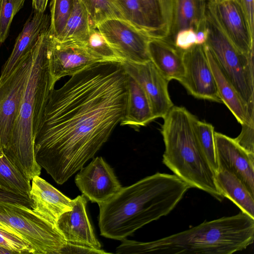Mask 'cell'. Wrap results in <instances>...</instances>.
<instances>
[{
	"instance_id": "34",
	"label": "cell",
	"mask_w": 254,
	"mask_h": 254,
	"mask_svg": "<svg viewBox=\"0 0 254 254\" xmlns=\"http://www.w3.org/2000/svg\"><path fill=\"white\" fill-rule=\"evenodd\" d=\"M254 119L242 125L239 135L234 138L236 142L248 153L254 154Z\"/></svg>"
},
{
	"instance_id": "22",
	"label": "cell",
	"mask_w": 254,
	"mask_h": 254,
	"mask_svg": "<svg viewBox=\"0 0 254 254\" xmlns=\"http://www.w3.org/2000/svg\"><path fill=\"white\" fill-rule=\"evenodd\" d=\"M154 120L144 90L135 79L127 74V103L121 125L137 128L146 126Z\"/></svg>"
},
{
	"instance_id": "37",
	"label": "cell",
	"mask_w": 254,
	"mask_h": 254,
	"mask_svg": "<svg viewBox=\"0 0 254 254\" xmlns=\"http://www.w3.org/2000/svg\"><path fill=\"white\" fill-rule=\"evenodd\" d=\"M252 34L254 36V0H240Z\"/></svg>"
},
{
	"instance_id": "3",
	"label": "cell",
	"mask_w": 254,
	"mask_h": 254,
	"mask_svg": "<svg viewBox=\"0 0 254 254\" xmlns=\"http://www.w3.org/2000/svg\"><path fill=\"white\" fill-rule=\"evenodd\" d=\"M254 239V219L243 212L205 221L188 230L155 241L125 239L117 254H232L246 249Z\"/></svg>"
},
{
	"instance_id": "21",
	"label": "cell",
	"mask_w": 254,
	"mask_h": 254,
	"mask_svg": "<svg viewBox=\"0 0 254 254\" xmlns=\"http://www.w3.org/2000/svg\"><path fill=\"white\" fill-rule=\"evenodd\" d=\"M206 53L214 77L222 102L227 107L241 125L254 118V107L248 108L239 94L223 74L208 48L204 44Z\"/></svg>"
},
{
	"instance_id": "6",
	"label": "cell",
	"mask_w": 254,
	"mask_h": 254,
	"mask_svg": "<svg viewBox=\"0 0 254 254\" xmlns=\"http://www.w3.org/2000/svg\"><path fill=\"white\" fill-rule=\"evenodd\" d=\"M205 45L223 74L235 88L248 108L254 105V55L239 51L206 7Z\"/></svg>"
},
{
	"instance_id": "20",
	"label": "cell",
	"mask_w": 254,
	"mask_h": 254,
	"mask_svg": "<svg viewBox=\"0 0 254 254\" xmlns=\"http://www.w3.org/2000/svg\"><path fill=\"white\" fill-rule=\"evenodd\" d=\"M208 0H173L172 21L164 39L174 44L181 30L192 28L196 32L205 27V14Z\"/></svg>"
},
{
	"instance_id": "29",
	"label": "cell",
	"mask_w": 254,
	"mask_h": 254,
	"mask_svg": "<svg viewBox=\"0 0 254 254\" xmlns=\"http://www.w3.org/2000/svg\"><path fill=\"white\" fill-rule=\"evenodd\" d=\"M124 19L137 28L148 33H152L146 16L139 0H115Z\"/></svg>"
},
{
	"instance_id": "24",
	"label": "cell",
	"mask_w": 254,
	"mask_h": 254,
	"mask_svg": "<svg viewBox=\"0 0 254 254\" xmlns=\"http://www.w3.org/2000/svg\"><path fill=\"white\" fill-rule=\"evenodd\" d=\"M92 27H96L83 5L74 0L72 8L61 33L56 38L60 42H84Z\"/></svg>"
},
{
	"instance_id": "14",
	"label": "cell",
	"mask_w": 254,
	"mask_h": 254,
	"mask_svg": "<svg viewBox=\"0 0 254 254\" xmlns=\"http://www.w3.org/2000/svg\"><path fill=\"white\" fill-rule=\"evenodd\" d=\"M128 74L135 79L146 93L155 119L163 118L174 106L168 92L167 80L151 61L123 63Z\"/></svg>"
},
{
	"instance_id": "8",
	"label": "cell",
	"mask_w": 254,
	"mask_h": 254,
	"mask_svg": "<svg viewBox=\"0 0 254 254\" xmlns=\"http://www.w3.org/2000/svg\"><path fill=\"white\" fill-rule=\"evenodd\" d=\"M32 51L8 77L0 81V147L3 152L10 144L32 65Z\"/></svg>"
},
{
	"instance_id": "12",
	"label": "cell",
	"mask_w": 254,
	"mask_h": 254,
	"mask_svg": "<svg viewBox=\"0 0 254 254\" xmlns=\"http://www.w3.org/2000/svg\"><path fill=\"white\" fill-rule=\"evenodd\" d=\"M48 55L50 73L55 84L64 76H72L103 62L90 53L82 42H60L51 35Z\"/></svg>"
},
{
	"instance_id": "33",
	"label": "cell",
	"mask_w": 254,
	"mask_h": 254,
	"mask_svg": "<svg viewBox=\"0 0 254 254\" xmlns=\"http://www.w3.org/2000/svg\"><path fill=\"white\" fill-rule=\"evenodd\" d=\"M0 246L17 254H35L34 249L18 235L0 228Z\"/></svg>"
},
{
	"instance_id": "19",
	"label": "cell",
	"mask_w": 254,
	"mask_h": 254,
	"mask_svg": "<svg viewBox=\"0 0 254 254\" xmlns=\"http://www.w3.org/2000/svg\"><path fill=\"white\" fill-rule=\"evenodd\" d=\"M151 61L169 81L184 75L183 52L164 39L151 38L148 44Z\"/></svg>"
},
{
	"instance_id": "13",
	"label": "cell",
	"mask_w": 254,
	"mask_h": 254,
	"mask_svg": "<svg viewBox=\"0 0 254 254\" xmlns=\"http://www.w3.org/2000/svg\"><path fill=\"white\" fill-rule=\"evenodd\" d=\"M75 183L88 200L103 203L116 194L122 186L113 169L102 157H96L76 174Z\"/></svg>"
},
{
	"instance_id": "25",
	"label": "cell",
	"mask_w": 254,
	"mask_h": 254,
	"mask_svg": "<svg viewBox=\"0 0 254 254\" xmlns=\"http://www.w3.org/2000/svg\"><path fill=\"white\" fill-rule=\"evenodd\" d=\"M31 186L30 181L11 163L0 147V187L7 191L29 197Z\"/></svg>"
},
{
	"instance_id": "28",
	"label": "cell",
	"mask_w": 254,
	"mask_h": 254,
	"mask_svg": "<svg viewBox=\"0 0 254 254\" xmlns=\"http://www.w3.org/2000/svg\"><path fill=\"white\" fill-rule=\"evenodd\" d=\"M93 55L102 61L123 63L96 27H92L86 41L82 42Z\"/></svg>"
},
{
	"instance_id": "2",
	"label": "cell",
	"mask_w": 254,
	"mask_h": 254,
	"mask_svg": "<svg viewBox=\"0 0 254 254\" xmlns=\"http://www.w3.org/2000/svg\"><path fill=\"white\" fill-rule=\"evenodd\" d=\"M190 187L175 175L157 172L121 189L99 204L100 235L122 241L167 215Z\"/></svg>"
},
{
	"instance_id": "11",
	"label": "cell",
	"mask_w": 254,
	"mask_h": 254,
	"mask_svg": "<svg viewBox=\"0 0 254 254\" xmlns=\"http://www.w3.org/2000/svg\"><path fill=\"white\" fill-rule=\"evenodd\" d=\"M207 8L236 48L244 54L254 55V36L240 0H208Z\"/></svg>"
},
{
	"instance_id": "30",
	"label": "cell",
	"mask_w": 254,
	"mask_h": 254,
	"mask_svg": "<svg viewBox=\"0 0 254 254\" xmlns=\"http://www.w3.org/2000/svg\"><path fill=\"white\" fill-rule=\"evenodd\" d=\"M152 33V38L165 39L168 31L159 0H139Z\"/></svg>"
},
{
	"instance_id": "26",
	"label": "cell",
	"mask_w": 254,
	"mask_h": 254,
	"mask_svg": "<svg viewBox=\"0 0 254 254\" xmlns=\"http://www.w3.org/2000/svg\"><path fill=\"white\" fill-rule=\"evenodd\" d=\"M79 0L85 7L96 27L98 24L108 19H124L115 0Z\"/></svg>"
},
{
	"instance_id": "17",
	"label": "cell",
	"mask_w": 254,
	"mask_h": 254,
	"mask_svg": "<svg viewBox=\"0 0 254 254\" xmlns=\"http://www.w3.org/2000/svg\"><path fill=\"white\" fill-rule=\"evenodd\" d=\"M50 26V16L45 12L34 10L24 24L10 55L2 67L0 81L8 77L33 50L40 36L49 31Z\"/></svg>"
},
{
	"instance_id": "5",
	"label": "cell",
	"mask_w": 254,
	"mask_h": 254,
	"mask_svg": "<svg viewBox=\"0 0 254 254\" xmlns=\"http://www.w3.org/2000/svg\"><path fill=\"white\" fill-rule=\"evenodd\" d=\"M163 119V163L190 188L204 191L221 201L224 197L217 188L215 173L196 135L197 118L185 107L174 106Z\"/></svg>"
},
{
	"instance_id": "23",
	"label": "cell",
	"mask_w": 254,
	"mask_h": 254,
	"mask_svg": "<svg viewBox=\"0 0 254 254\" xmlns=\"http://www.w3.org/2000/svg\"><path fill=\"white\" fill-rule=\"evenodd\" d=\"M217 189L224 197L235 204L243 213L254 219V195L235 174L218 169L214 175Z\"/></svg>"
},
{
	"instance_id": "4",
	"label": "cell",
	"mask_w": 254,
	"mask_h": 254,
	"mask_svg": "<svg viewBox=\"0 0 254 254\" xmlns=\"http://www.w3.org/2000/svg\"><path fill=\"white\" fill-rule=\"evenodd\" d=\"M50 31L42 35L32 51V65L8 147L4 152L30 181L40 176L41 167L34 150V133L50 91L54 88L49 67Z\"/></svg>"
},
{
	"instance_id": "43",
	"label": "cell",
	"mask_w": 254,
	"mask_h": 254,
	"mask_svg": "<svg viewBox=\"0 0 254 254\" xmlns=\"http://www.w3.org/2000/svg\"><path fill=\"white\" fill-rule=\"evenodd\" d=\"M0 4H1V0H0Z\"/></svg>"
},
{
	"instance_id": "10",
	"label": "cell",
	"mask_w": 254,
	"mask_h": 254,
	"mask_svg": "<svg viewBox=\"0 0 254 254\" xmlns=\"http://www.w3.org/2000/svg\"><path fill=\"white\" fill-rule=\"evenodd\" d=\"M185 73L179 81L195 98L221 103L204 44L184 51Z\"/></svg>"
},
{
	"instance_id": "31",
	"label": "cell",
	"mask_w": 254,
	"mask_h": 254,
	"mask_svg": "<svg viewBox=\"0 0 254 254\" xmlns=\"http://www.w3.org/2000/svg\"><path fill=\"white\" fill-rule=\"evenodd\" d=\"M74 0H51L50 32L54 38L63 30L71 11Z\"/></svg>"
},
{
	"instance_id": "18",
	"label": "cell",
	"mask_w": 254,
	"mask_h": 254,
	"mask_svg": "<svg viewBox=\"0 0 254 254\" xmlns=\"http://www.w3.org/2000/svg\"><path fill=\"white\" fill-rule=\"evenodd\" d=\"M32 181L29 197L31 208L37 214L56 226L64 212L71 210L72 200L54 188L40 176Z\"/></svg>"
},
{
	"instance_id": "38",
	"label": "cell",
	"mask_w": 254,
	"mask_h": 254,
	"mask_svg": "<svg viewBox=\"0 0 254 254\" xmlns=\"http://www.w3.org/2000/svg\"><path fill=\"white\" fill-rule=\"evenodd\" d=\"M159 0L168 34L169 30L172 21L173 0Z\"/></svg>"
},
{
	"instance_id": "9",
	"label": "cell",
	"mask_w": 254,
	"mask_h": 254,
	"mask_svg": "<svg viewBox=\"0 0 254 254\" xmlns=\"http://www.w3.org/2000/svg\"><path fill=\"white\" fill-rule=\"evenodd\" d=\"M96 28L123 63L139 64L151 61L148 44L151 37L146 32L119 18L107 19Z\"/></svg>"
},
{
	"instance_id": "40",
	"label": "cell",
	"mask_w": 254,
	"mask_h": 254,
	"mask_svg": "<svg viewBox=\"0 0 254 254\" xmlns=\"http://www.w3.org/2000/svg\"><path fill=\"white\" fill-rule=\"evenodd\" d=\"M49 0H32V6L34 10L44 12Z\"/></svg>"
},
{
	"instance_id": "27",
	"label": "cell",
	"mask_w": 254,
	"mask_h": 254,
	"mask_svg": "<svg viewBox=\"0 0 254 254\" xmlns=\"http://www.w3.org/2000/svg\"><path fill=\"white\" fill-rule=\"evenodd\" d=\"M195 129L201 148L211 168L215 173L217 170L216 157L214 128L210 124L196 119Z\"/></svg>"
},
{
	"instance_id": "15",
	"label": "cell",
	"mask_w": 254,
	"mask_h": 254,
	"mask_svg": "<svg viewBox=\"0 0 254 254\" xmlns=\"http://www.w3.org/2000/svg\"><path fill=\"white\" fill-rule=\"evenodd\" d=\"M214 137L218 169H225L235 174L254 195V154L225 134L215 131Z\"/></svg>"
},
{
	"instance_id": "42",
	"label": "cell",
	"mask_w": 254,
	"mask_h": 254,
	"mask_svg": "<svg viewBox=\"0 0 254 254\" xmlns=\"http://www.w3.org/2000/svg\"><path fill=\"white\" fill-rule=\"evenodd\" d=\"M0 254H17L16 252L0 246Z\"/></svg>"
},
{
	"instance_id": "1",
	"label": "cell",
	"mask_w": 254,
	"mask_h": 254,
	"mask_svg": "<svg viewBox=\"0 0 254 254\" xmlns=\"http://www.w3.org/2000/svg\"><path fill=\"white\" fill-rule=\"evenodd\" d=\"M127 99L123 63L103 61L50 92L34 133L37 163L58 184L93 158L123 120Z\"/></svg>"
},
{
	"instance_id": "41",
	"label": "cell",
	"mask_w": 254,
	"mask_h": 254,
	"mask_svg": "<svg viewBox=\"0 0 254 254\" xmlns=\"http://www.w3.org/2000/svg\"><path fill=\"white\" fill-rule=\"evenodd\" d=\"M207 32L206 27L196 32V45H203L207 38Z\"/></svg>"
},
{
	"instance_id": "36",
	"label": "cell",
	"mask_w": 254,
	"mask_h": 254,
	"mask_svg": "<svg viewBox=\"0 0 254 254\" xmlns=\"http://www.w3.org/2000/svg\"><path fill=\"white\" fill-rule=\"evenodd\" d=\"M108 254L104 250L97 249L90 247L74 244L69 243H66L62 249L61 254Z\"/></svg>"
},
{
	"instance_id": "16",
	"label": "cell",
	"mask_w": 254,
	"mask_h": 254,
	"mask_svg": "<svg viewBox=\"0 0 254 254\" xmlns=\"http://www.w3.org/2000/svg\"><path fill=\"white\" fill-rule=\"evenodd\" d=\"M88 199L83 194L72 200V208L62 214L56 227L67 243L101 249L86 212Z\"/></svg>"
},
{
	"instance_id": "35",
	"label": "cell",
	"mask_w": 254,
	"mask_h": 254,
	"mask_svg": "<svg viewBox=\"0 0 254 254\" xmlns=\"http://www.w3.org/2000/svg\"><path fill=\"white\" fill-rule=\"evenodd\" d=\"M174 45L177 48L186 51L196 45V32L192 28L180 31L176 35Z\"/></svg>"
},
{
	"instance_id": "39",
	"label": "cell",
	"mask_w": 254,
	"mask_h": 254,
	"mask_svg": "<svg viewBox=\"0 0 254 254\" xmlns=\"http://www.w3.org/2000/svg\"><path fill=\"white\" fill-rule=\"evenodd\" d=\"M26 200V197L7 191L0 187V201H9L25 204Z\"/></svg>"
},
{
	"instance_id": "32",
	"label": "cell",
	"mask_w": 254,
	"mask_h": 254,
	"mask_svg": "<svg viewBox=\"0 0 254 254\" xmlns=\"http://www.w3.org/2000/svg\"><path fill=\"white\" fill-rule=\"evenodd\" d=\"M25 0H1L0 7V44L7 38L14 16L24 5Z\"/></svg>"
},
{
	"instance_id": "7",
	"label": "cell",
	"mask_w": 254,
	"mask_h": 254,
	"mask_svg": "<svg viewBox=\"0 0 254 254\" xmlns=\"http://www.w3.org/2000/svg\"><path fill=\"white\" fill-rule=\"evenodd\" d=\"M0 228L19 236L35 254H60L66 243L55 225L16 202L0 201Z\"/></svg>"
}]
</instances>
